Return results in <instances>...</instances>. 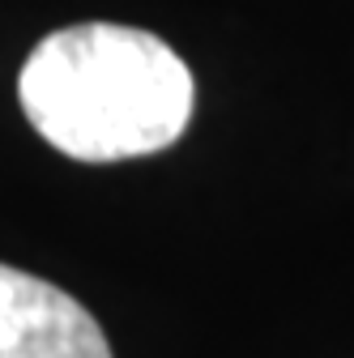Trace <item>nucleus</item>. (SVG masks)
<instances>
[{
  "label": "nucleus",
  "instance_id": "1",
  "mask_svg": "<svg viewBox=\"0 0 354 358\" xmlns=\"http://www.w3.org/2000/svg\"><path fill=\"white\" fill-rule=\"evenodd\" d=\"M17 99L52 150L77 162H124L184 137L197 85L158 34L81 22L48 34L30 52Z\"/></svg>",
  "mask_w": 354,
  "mask_h": 358
},
{
  "label": "nucleus",
  "instance_id": "2",
  "mask_svg": "<svg viewBox=\"0 0 354 358\" xmlns=\"http://www.w3.org/2000/svg\"><path fill=\"white\" fill-rule=\"evenodd\" d=\"M0 358H111V345L69 290L0 264Z\"/></svg>",
  "mask_w": 354,
  "mask_h": 358
}]
</instances>
